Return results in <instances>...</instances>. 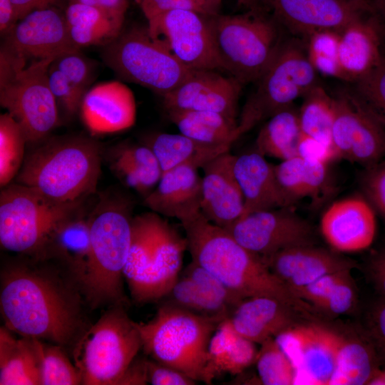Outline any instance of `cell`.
I'll return each instance as SVG.
<instances>
[{
	"instance_id": "35",
	"label": "cell",
	"mask_w": 385,
	"mask_h": 385,
	"mask_svg": "<svg viewBox=\"0 0 385 385\" xmlns=\"http://www.w3.org/2000/svg\"><path fill=\"white\" fill-rule=\"evenodd\" d=\"M380 359L364 331V336L342 334L334 370L329 385L368 384Z\"/></svg>"
},
{
	"instance_id": "41",
	"label": "cell",
	"mask_w": 385,
	"mask_h": 385,
	"mask_svg": "<svg viewBox=\"0 0 385 385\" xmlns=\"http://www.w3.org/2000/svg\"><path fill=\"white\" fill-rule=\"evenodd\" d=\"M27 140L20 124L9 113L0 115V186L9 185L19 174Z\"/></svg>"
},
{
	"instance_id": "5",
	"label": "cell",
	"mask_w": 385,
	"mask_h": 385,
	"mask_svg": "<svg viewBox=\"0 0 385 385\" xmlns=\"http://www.w3.org/2000/svg\"><path fill=\"white\" fill-rule=\"evenodd\" d=\"M54 59L29 62L1 48L0 104L20 124L29 146L47 139L59 123L48 75Z\"/></svg>"
},
{
	"instance_id": "22",
	"label": "cell",
	"mask_w": 385,
	"mask_h": 385,
	"mask_svg": "<svg viewBox=\"0 0 385 385\" xmlns=\"http://www.w3.org/2000/svg\"><path fill=\"white\" fill-rule=\"evenodd\" d=\"M262 259L270 271L294 294L327 274L357 267L354 260L337 252L314 245L289 247Z\"/></svg>"
},
{
	"instance_id": "33",
	"label": "cell",
	"mask_w": 385,
	"mask_h": 385,
	"mask_svg": "<svg viewBox=\"0 0 385 385\" xmlns=\"http://www.w3.org/2000/svg\"><path fill=\"white\" fill-rule=\"evenodd\" d=\"M140 143L153 152L162 174L183 165L202 168L219 155L230 151L232 146L201 143L180 133H153L145 135Z\"/></svg>"
},
{
	"instance_id": "56",
	"label": "cell",
	"mask_w": 385,
	"mask_h": 385,
	"mask_svg": "<svg viewBox=\"0 0 385 385\" xmlns=\"http://www.w3.org/2000/svg\"><path fill=\"white\" fill-rule=\"evenodd\" d=\"M97 7L117 18L125 19L128 0H97Z\"/></svg>"
},
{
	"instance_id": "53",
	"label": "cell",
	"mask_w": 385,
	"mask_h": 385,
	"mask_svg": "<svg viewBox=\"0 0 385 385\" xmlns=\"http://www.w3.org/2000/svg\"><path fill=\"white\" fill-rule=\"evenodd\" d=\"M148 383L146 359L136 357L125 371L119 385H143Z\"/></svg>"
},
{
	"instance_id": "38",
	"label": "cell",
	"mask_w": 385,
	"mask_h": 385,
	"mask_svg": "<svg viewBox=\"0 0 385 385\" xmlns=\"http://www.w3.org/2000/svg\"><path fill=\"white\" fill-rule=\"evenodd\" d=\"M166 113L180 133L201 143L232 145L240 138L237 122L217 113L182 111Z\"/></svg>"
},
{
	"instance_id": "32",
	"label": "cell",
	"mask_w": 385,
	"mask_h": 385,
	"mask_svg": "<svg viewBox=\"0 0 385 385\" xmlns=\"http://www.w3.org/2000/svg\"><path fill=\"white\" fill-rule=\"evenodd\" d=\"M93 65L80 49L55 58L48 68V83L59 106L74 112L80 108L93 78Z\"/></svg>"
},
{
	"instance_id": "40",
	"label": "cell",
	"mask_w": 385,
	"mask_h": 385,
	"mask_svg": "<svg viewBox=\"0 0 385 385\" xmlns=\"http://www.w3.org/2000/svg\"><path fill=\"white\" fill-rule=\"evenodd\" d=\"M299 120L303 134L332 145V130L335 115L334 97L317 84L302 97Z\"/></svg>"
},
{
	"instance_id": "19",
	"label": "cell",
	"mask_w": 385,
	"mask_h": 385,
	"mask_svg": "<svg viewBox=\"0 0 385 385\" xmlns=\"http://www.w3.org/2000/svg\"><path fill=\"white\" fill-rule=\"evenodd\" d=\"M164 298V302L220 322L243 300L193 260Z\"/></svg>"
},
{
	"instance_id": "13",
	"label": "cell",
	"mask_w": 385,
	"mask_h": 385,
	"mask_svg": "<svg viewBox=\"0 0 385 385\" xmlns=\"http://www.w3.org/2000/svg\"><path fill=\"white\" fill-rule=\"evenodd\" d=\"M342 333L307 320L274 338L297 370V382L329 385L333 374Z\"/></svg>"
},
{
	"instance_id": "57",
	"label": "cell",
	"mask_w": 385,
	"mask_h": 385,
	"mask_svg": "<svg viewBox=\"0 0 385 385\" xmlns=\"http://www.w3.org/2000/svg\"><path fill=\"white\" fill-rule=\"evenodd\" d=\"M370 12L379 20L385 21V0H364Z\"/></svg>"
},
{
	"instance_id": "51",
	"label": "cell",
	"mask_w": 385,
	"mask_h": 385,
	"mask_svg": "<svg viewBox=\"0 0 385 385\" xmlns=\"http://www.w3.org/2000/svg\"><path fill=\"white\" fill-rule=\"evenodd\" d=\"M297 156L304 159L329 164L339 158L332 145L302 134L297 147Z\"/></svg>"
},
{
	"instance_id": "14",
	"label": "cell",
	"mask_w": 385,
	"mask_h": 385,
	"mask_svg": "<svg viewBox=\"0 0 385 385\" xmlns=\"http://www.w3.org/2000/svg\"><path fill=\"white\" fill-rule=\"evenodd\" d=\"M244 247L261 257L295 246L314 245L311 225L289 207L256 211L227 230Z\"/></svg>"
},
{
	"instance_id": "60",
	"label": "cell",
	"mask_w": 385,
	"mask_h": 385,
	"mask_svg": "<svg viewBox=\"0 0 385 385\" xmlns=\"http://www.w3.org/2000/svg\"><path fill=\"white\" fill-rule=\"evenodd\" d=\"M382 33H383L384 44H385V24H384V22H383Z\"/></svg>"
},
{
	"instance_id": "45",
	"label": "cell",
	"mask_w": 385,
	"mask_h": 385,
	"mask_svg": "<svg viewBox=\"0 0 385 385\" xmlns=\"http://www.w3.org/2000/svg\"><path fill=\"white\" fill-rule=\"evenodd\" d=\"M340 32L317 31L307 38V58L317 72L343 79L339 58Z\"/></svg>"
},
{
	"instance_id": "48",
	"label": "cell",
	"mask_w": 385,
	"mask_h": 385,
	"mask_svg": "<svg viewBox=\"0 0 385 385\" xmlns=\"http://www.w3.org/2000/svg\"><path fill=\"white\" fill-rule=\"evenodd\" d=\"M361 185L364 197L385 218V157L365 168Z\"/></svg>"
},
{
	"instance_id": "1",
	"label": "cell",
	"mask_w": 385,
	"mask_h": 385,
	"mask_svg": "<svg viewBox=\"0 0 385 385\" xmlns=\"http://www.w3.org/2000/svg\"><path fill=\"white\" fill-rule=\"evenodd\" d=\"M0 281L1 313L9 329L65 349L88 328L81 289L58 265L30 257L11 261L2 267Z\"/></svg>"
},
{
	"instance_id": "3",
	"label": "cell",
	"mask_w": 385,
	"mask_h": 385,
	"mask_svg": "<svg viewBox=\"0 0 385 385\" xmlns=\"http://www.w3.org/2000/svg\"><path fill=\"white\" fill-rule=\"evenodd\" d=\"M133 202L123 194L106 193L88 214L91 250L80 284L87 306H124L123 272L130 250Z\"/></svg>"
},
{
	"instance_id": "37",
	"label": "cell",
	"mask_w": 385,
	"mask_h": 385,
	"mask_svg": "<svg viewBox=\"0 0 385 385\" xmlns=\"http://www.w3.org/2000/svg\"><path fill=\"white\" fill-rule=\"evenodd\" d=\"M0 384L41 385V366L34 339L14 338L0 329Z\"/></svg>"
},
{
	"instance_id": "46",
	"label": "cell",
	"mask_w": 385,
	"mask_h": 385,
	"mask_svg": "<svg viewBox=\"0 0 385 385\" xmlns=\"http://www.w3.org/2000/svg\"><path fill=\"white\" fill-rule=\"evenodd\" d=\"M139 4L148 21L170 10H188L215 16L220 14L222 0H141Z\"/></svg>"
},
{
	"instance_id": "15",
	"label": "cell",
	"mask_w": 385,
	"mask_h": 385,
	"mask_svg": "<svg viewBox=\"0 0 385 385\" xmlns=\"http://www.w3.org/2000/svg\"><path fill=\"white\" fill-rule=\"evenodd\" d=\"M273 19L294 35L305 37L319 31L341 32L371 14L364 0H259Z\"/></svg>"
},
{
	"instance_id": "59",
	"label": "cell",
	"mask_w": 385,
	"mask_h": 385,
	"mask_svg": "<svg viewBox=\"0 0 385 385\" xmlns=\"http://www.w3.org/2000/svg\"><path fill=\"white\" fill-rule=\"evenodd\" d=\"M237 3L249 9H257L260 8L259 0H236Z\"/></svg>"
},
{
	"instance_id": "36",
	"label": "cell",
	"mask_w": 385,
	"mask_h": 385,
	"mask_svg": "<svg viewBox=\"0 0 385 385\" xmlns=\"http://www.w3.org/2000/svg\"><path fill=\"white\" fill-rule=\"evenodd\" d=\"M65 16L70 36L79 48L103 47L123 30V19L113 16L97 6L71 2Z\"/></svg>"
},
{
	"instance_id": "27",
	"label": "cell",
	"mask_w": 385,
	"mask_h": 385,
	"mask_svg": "<svg viewBox=\"0 0 385 385\" xmlns=\"http://www.w3.org/2000/svg\"><path fill=\"white\" fill-rule=\"evenodd\" d=\"M383 21L371 14L340 32L339 58L342 80L354 82L376 67L382 53Z\"/></svg>"
},
{
	"instance_id": "21",
	"label": "cell",
	"mask_w": 385,
	"mask_h": 385,
	"mask_svg": "<svg viewBox=\"0 0 385 385\" xmlns=\"http://www.w3.org/2000/svg\"><path fill=\"white\" fill-rule=\"evenodd\" d=\"M320 230L324 239L334 251L345 253L362 251L375 238V210L364 197L334 202L323 214Z\"/></svg>"
},
{
	"instance_id": "29",
	"label": "cell",
	"mask_w": 385,
	"mask_h": 385,
	"mask_svg": "<svg viewBox=\"0 0 385 385\" xmlns=\"http://www.w3.org/2000/svg\"><path fill=\"white\" fill-rule=\"evenodd\" d=\"M88 216L79 210L62 221L51 233L41 260H53L78 284L84 277L90 255Z\"/></svg>"
},
{
	"instance_id": "61",
	"label": "cell",
	"mask_w": 385,
	"mask_h": 385,
	"mask_svg": "<svg viewBox=\"0 0 385 385\" xmlns=\"http://www.w3.org/2000/svg\"><path fill=\"white\" fill-rule=\"evenodd\" d=\"M137 3H140L141 0H135Z\"/></svg>"
},
{
	"instance_id": "12",
	"label": "cell",
	"mask_w": 385,
	"mask_h": 385,
	"mask_svg": "<svg viewBox=\"0 0 385 385\" xmlns=\"http://www.w3.org/2000/svg\"><path fill=\"white\" fill-rule=\"evenodd\" d=\"M149 34L164 41L188 69H220L210 16L192 11L170 10L148 20Z\"/></svg>"
},
{
	"instance_id": "50",
	"label": "cell",
	"mask_w": 385,
	"mask_h": 385,
	"mask_svg": "<svg viewBox=\"0 0 385 385\" xmlns=\"http://www.w3.org/2000/svg\"><path fill=\"white\" fill-rule=\"evenodd\" d=\"M148 382L152 385H194L197 381L171 366L146 359Z\"/></svg>"
},
{
	"instance_id": "16",
	"label": "cell",
	"mask_w": 385,
	"mask_h": 385,
	"mask_svg": "<svg viewBox=\"0 0 385 385\" xmlns=\"http://www.w3.org/2000/svg\"><path fill=\"white\" fill-rule=\"evenodd\" d=\"M332 141L339 156L371 166L385 157V132L360 106L350 91L334 97Z\"/></svg>"
},
{
	"instance_id": "58",
	"label": "cell",
	"mask_w": 385,
	"mask_h": 385,
	"mask_svg": "<svg viewBox=\"0 0 385 385\" xmlns=\"http://www.w3.org/2000/svg\"><path fill=\"white\" fill-rule=\"evenodd\" d=\"M368 384L385 385V370H382L379 368L371 377Z\"/></svg>"
},
{
	"instance_id": "39",
	"label": "cell",
	"mask_w": 385,
	"mask_h": 385,
	"mask_svg": "<svg viewBox=\"0 0 385 385\" xmlns=\"http://www.w3.org/2000/svg\"><path fill=\"white\" fill-rule=\"evenodd\" d=\"M302 134L298 111L292 106L266 120L256 138L255 150L282 161L292 158L297 155Z\"/></svg>"
},
{
	"instance_id": "10",
	"label": "cell",
	"mask_w": 385,
	"mask_h": 385,
	"mask_svg": "<svg viewBox=\"0 0 385 385\" xmlns=\"http://www.w3.org/2000/svg\"><path fill=\"white\" fill-rule=\"evenodd\" d=\"M101 58L120 78L164 96L190 74L166 43L153 37L148 27L123 30L103 47Z\"/></svg>"
},
{
	"instance_id": "26",
	"label": "cell",
	"mask_w": 385,
	"mask_h": 385,
	"mask_svg": "<svg viewBox=\"0 0 385 385\" xmlns=\"http://www.w3.org/2000/svg\"><path fill=\"white\" fill-rule=\"evenodd\" d=\"M202 178L198 169L183 165L162 174L153 190L143 204L158 215L183 222L200 212Z\"/></svg>"
},
{
	"instance_id": "30",
	"label": "cell",
	"mask_w": 385,
	"mask_h": 385,
	"mask_svg": "<svg viewBox=\"0 0 385 385\" xmlns=\"http://www.w3.org/2000/svg\"><path fill=\"white\" fill-rule=\"evenodd\" d=\"M255 343L239 334L228 318L218 325L207 351L201 381L207 384L223 374L237 375L255 363Z\"/></svg>"
},
{
	"instance_id": "54",
	"label": "cell",
	"mask_w": 385,
	"mask_h": 385,
	"mask_svg": "<svg viewBox=\"0 0 385 385\" xmlns=\"http://www.w3.org/2000/svg\"><path fill=\"white\" fill-rule=\"evenodd\" d=\"M58 0H11L17 21L29 13L41 9L53 6Z\"/></svg>"
},
{
	"instance_id": "28",
	"label": "cell",
	"mask_w": 385,
	"mask_h": 385,
	"mask_svg": "<svg viewBox=\"0 0 385 385\" xmlns=\"http://www.w3.org/2000/svg\"><path fill=\"white\" fill-rule=\"evenodd\" d=\"M234 173L244 198L241 217L256 211L289 207L277 183L274 165L264 155L255 150L236 155Z\"/></svg>"
},
{
	"instance_id": "18",
	"label": "cell",
	"mask_w": 385,
	"mask_h": 385,
	"mask_svg": "<svg viewBox=\"0 0 385 385\" xmlns=\"http://www.w3.org/2000/svg\"><path fill=\"white\" fill-rule=\"evenodd\" d=\"M242 85L215 70H191L176 88L162 96L166 113L182 111H210L236 120Z\"/></svg>"
},
{
	"instance_id": "8",
	"label": "cell",
	"mask_w": 385,
	"mask_h": 385,
	"mask_svg": "<svg viewBox=\"0 0 385 385\" xmlns=\"http://www.w3.org/2000/svg\"><path fill=\"white\" fill-rule=\"evenodd\" d=\"M111 306L88 326L72 348L73 363L83 385H119L142 349L137 322L124 310Z\"/></svg>"
},
{
	"instance_id": "43",
	"label": "cell",
	"mask_w": 385,
	"mask_h": 385,
	"mask_svg": "<svg viewBox=\"0 0 385 385\" xmlns=\"http://www.w3.org/2000/svg\"><path fill=\"white\" fill-rule=\"evenodd\" d=\"M255 363L260 380L265 385H292L297 370L274 337L262 342Z\"/></svg>"
},
{
	"instance_id": "25",
	"label": "cell",
	"mask_w": 385,
	"mask_h": 385,
	"mask_svg": "<svg viewBox=\"0 0 385 385\" xmlns=\"http://www.w3.org/2000/svg\"><path fill=\"white\" fill-rule=\"evenodd\" d=\"M228 319L239 334L260 344L300 322L315 320L282 300L265 296L243 299Z\"/></svg>"
},
{
	"instance_id": "49",
	"label": "cell",
	"mask_w": 385,
	"mask_h": 385,
	"mask_svg": "<svg viewBox=\"0 0 385 385\" xmlns=\"http://www.w3.org/2000/svg\"><path fill=\"white\" fill-rule=\"evenodd\" d=\"M380 361H385V299L376 301L369 310L364 329Z\"/></svg>"
},
{
	"instance_id": "34",
	"label": "cell",
	"mask_w": 385,
	"mask_h": 385,
	"mask_svg": "<svg viewBox=\"0 0 385 385\" xmlns=\"http://www.w3.org/2000/svg\"><path fill=\"white\" fill-rule=\"evenodd\" d=\"M351 270L327 274L295 294L319 314L338 317L352 313L358 306L359 295Z\"/></svg>"
},
{
	"instance_id": "52",
	"label": "cell",
	"mask_w": 385,
	"mask_h": 385,
	"mask_svg": "<svg viewBox=\"0 0 385 385\" xmlns=\"http://www.w3.org/2000/svg\"><path fill=\"white\" fill-rule=\"evenodd\" d=\"M368 271L376 291L385 299V247L371 257Z\"/></svg>"
},
{
	"instance_id": "9",
	"label": "cell",
	"mask_w": 385,
	"mask_h": 385,
	"mask_svg": "<svg viewBox=\"0 0 385 385\" xmlns=\"http://www.w3.org/2000/svg\"><path fill=\"white\" fill-rule=\"evenodd\" d=\"M277 24L261 7L242 14L210 16L220 69L242 85L257 82L281 44Z\"/></svg>"
},
{
	"instance_id": "47",
	"label": "cell",
	"mask_w": 385,
	"mask_h": 385,
	"mask_svg": "<svg viewBox=\"0 0 385 385\" xmlns=\"http://www.w3.org/2000/svg\"><path fill=\"white\" fill-rule=\"evenodd\" d=\"M107 160L162 172L153 152L142 143H134L125 141L115 145L108 152Z\"/></svg>"
},
{
	"instance_id": "17",
	"label": "cell",
	"mask_w": 385,
	"mask_h": 385,
	"mask_svg": "<svg viewBox=\"0 0 385 385\" xmlns=\"http://www.w3.org/2000/svg\"><path fill=\"white\" fill-rule=\"evenodd\" d=\"M4 36L1 49L29 62L80 49L70 36L65 14L53 6L29 13Z\"/></svg>"
},
{
	"instance_id": "24",
	"label": "cell",
	"mask_w": 385,
	"mask_h": 385,
	"mask_svg": "<svg viewBox=\"0 0 385 385\" xmlns=\"http://www.w3.org/2000/svg\"><path fill=\"white\" fill-rule=\"evenodd\" d=\"M79 113L83 125L93 135L114 133L135 124L136 103L133 93L125 83L105 81L88 89Z\"/></svg>"
},
{
	"instance_id": "7",
	"label": "cell",
	"mask_w": 385,
	"mask_h": 385,
	"mask_svg": "<svg viewBox=\"0 0 385 385\" xmlns=\"http://www.w3.org/2000/svg\"><path fill=\"white\" fill-rule=\"evenodd\" d=\"M0 193V244L2 248L41 260L55 228L81 210L83 200H53L17 183Z\"/></svg>"
},
{
	"instance_id": "2",
	"label": "cell",
	"mask_w": 385,
	"mask_h": 385,
	"mask_svg": "<svg viewBox=\"0 0 385 385\" xmlns=\"http://www.w3.org/2000/svg\"><path fill=\"white\" fill-rule=\"evenodd\" d=\"M181 224L192 260L243 299L274 297L316 319L315 309L276 277L260 256L241 245L227 230L210 222L201 212Z\"/></svg>"
},
{
	"instance_id": "44",
	"label": "cell",
	"mask_w": 385,
	"mask_h": 385,
	"mask_svg": "<svg viewBox=\"0 0 385 385\" xmlns=\"http://www.w3.org/2000/svg\"><path fill=\"white\" fill-rule=\"evenodd\" d=\"M353 83V96L385 132V55L376 67Z\"/></svg>"
},
{
	"instance_id": "6",
	"label": "cell",
	"mask_w": 385,
	"mask_h": 385,
	"mask_svg": "<svg viewBox=\"0 0 385 385\" xmlns=\"http://www.w3.org/2000/svg\"><path fill=\"white\" fill-rule=\"evenodd\" d=\"M220 324L163 302L152 319L137 322V327L146 354L198 382L210 339Z\"/></svg>"
},
{
	"instance_id": "31",
	"label": "cell",
	"mask_w": 385,
	"mask_h": 385,
	"mask_svg": "<svg viewBox=\"0 0 385 385\" xmlns=\"http://www.w3.org/2000/svg\"><path fill=\"white\" fill-rule=\"evenodd\" d=\"M279 189L289 207L304 197L319 203L330 192L328 164L314 162L299 156L282 160L274 165Z\"/></svg>"
},
{
	"instance_id": "11",
	"label": "cell",
	"mask_w": 385,
	"mask_h": 385,
	"mask_svg": "<svg viewBox=\"0 0 385 385\" xmlns=\"http://www.w3.org/2000/svg\"><path fill=\"white\" fill-rule=\"evenodd\" d=\"M237 121L241 137L260 123L292 106L317 83V71L296 41L281 43L274 58L257 81Z\"/></svg>"
},
{
	"instance_id": "23",
	"label": "cell",
	"mask_w": 385,
	"mask_h": 385,
	"mask_svg": "<svg viewBox=\"0 0 385 385\" xmlns=\"http://www.w3.org/2000/svg\"><path fill=\"white\" fill-rule=\"evenodd\" d=\"M235 156L227 151L202 169L200 212L213 224L227 230L242 215L244 198L234 173Z\"/></svg>"
},
{
	"instance_id": "55",
	"label": "cell",
	"mask_w": 385,
	"mask_h": 385,
	"mask_svg": "<svg viewBox=\"0 0 385 385\" xmlns=\"http://www.w3.org/2000/svg\"><path fill=\"white\" fill-rule=\"evenodd\" d=\"M17 21L11 0H0V31L5 36L16 25Z\"/></svg>"
},
{
	"instance_id": "42",
	"label": "cell",
	"mask_w": 385,
	"mask_h": 385,
	"mask_svg": "<svg viewBox=\"0 0 385 385\" xmlns=\"http://www.w3.org/2000/svg\"><path fill=\"white\" fill-rule=\"evenodd\" d=\"M33 339L40 361L41 385L82 384L81 374L63 347Z\"/></svg>"
},
{
	"instance_id": "4",
	"label": "cell",
	"mask_w": 385,
	"mask_h": 385,
	"mask_svg": "<svg viewBox=\"0 0 385 385\" xmlns=\"http://www.w3.org/2000/svg\"><path fill=\"white\" fill-rule=\"evenodd\" d=\"M102 147L81 135L48 137L26 154L16 183L58 202L84 200L96 191Z\"/></svg>"
},
{
	"instance_id": "20",
	"label": "cell",
	"mask_w": 385,
	"mask_h": 385,
	"mask_svg": "<svg viewBox=\"0 0 385 385\" xmlns=\"http://www.w3.org/2000/svg\"><path fill=\"white\" fill-rule=\"evenodd\" d=\"M185 250L186 237L161 217L152 256L138 282L130 291L133 299L139 304L162 300L180 275Z\"/></svg>"
}]
</instances>
